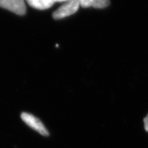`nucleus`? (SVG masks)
I'll use <instances>...</instances> for the list:
<instances>
[{
    "label": "nucleus",
    "instance_id": "nucleus-1",
    "mask_svg": "<svg viewBox=\"0 0 148 148\" xmlns=\"http://www.w3.org/2000/svg\"><path fill=\"white\" fill-rule=\"evenodd\" d=\"M80 6V0H69L53 12V17L56 20L62 19L75 14Z\"/></svg>",
    "mask_w": 148,
    "mask_h": 148
},
{
    "label": "nucleus",
    "instance_id": "nucleus-2",
    "mask_svg": "<svg viewBox=\"0 0 148 148\" xmlns=\"http://www.w3.org/2000/svg\"><path fill=\"white\" fill-rule=\"evenodd\" d=\"M21 119L28 126L34 129L40 135L45 136L49 135V132L42 122L39 119L34 116V115L27 112H23L21 114Z\"/></svg>",
    "mask_w": 148,
    "mask_h": 148
},
{
    "label": "nucleus",
    "instance_id": "nucleus-3",
    "mask_svg": "<svg viewBox=\"0 0 148 148\" xmlns=\"http://www.w3.org/2000/svg\"><path fill=\"white\" fill-rule=\"evenodd\" d=\"M0 7L17 15H24L26 12L24 0H0Z\"/></svg>",
    "mask_w": 148,
    "mask_h": 148
},
{
    "label": "nucleus",
    "instance_id": "nucleus-4",
    "mask_svg": "<svg viewBox=\"0 0 148 148\" xmlns=\"http://www.w3.org/2000/svg\"><path fill=\"white\" fill-rule=\"evenodd\" d=\"M80 6L84 8H94L96 9H103L109 6V0H80Z\"/></svg>",
    "mask_w": 148,
    "mask_h": 148
},
{
    "label": "nucleus",
    "instance_id": "nucleus-5",
    "mask_svg": "<svg viewBox=\"0 0 148 148\" xmlns=\"http://www.w3.org/2000/svg\"><path fill=\"white\" fill-rule=\"evenodd\" d=\"M30 6L39 10H45L51 7L56 3L55 0H27Z\"/></svg>",
    "mask_w": 148,
    "mask_h": 148
},
{
    "label": "nucleus",
    "instance_id": "nucleus-6",
    "mask_svg": "<svg viewBox=\"0 0 148 148\" xmlns=\"http://www.w3.org/2000/svg\"><path fill=\"white\" fill-rule=\"evenodd\" d=\"M144 125H145V128L146 130V131L148 132V114L144 119Z\"/></svg>",
    "mask_w": 148,
    "mask_h": 148
},
{
    "label": "nucleus",
    "instance_id": "nucleus-7",
    "mask_svg": "<svg viewBox=\"0 0 148 148\" xmlns=\"http://www.w3.org/2000/svg\"><path fill=\"white\" fill-rule=\"evenodd\" d=\"M69 0H55L56 3H62V2H67Z\"/></svg>",
    "mask_w": 148,
    "mask_h": 148
}]
</instances>
